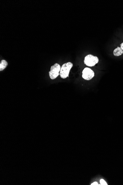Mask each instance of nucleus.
I'll return each mask as SVG.
<instances>
[{"label":"nucleus","instance_id":"nucleus-7","mask_svg":"<svg viewBox=\"0 0 123 185\" xmlns=\"http://www.w3.org/2000/svg\"><path fill=\"white\" fill-rule=\"evenodd\" d=\"M100 183L101 185H107V184L105 181L103 179H101L100 181Z\"/></svg>","mask_w":123,"mask_h":185},{"label":"nucleus","instance_id":"nucleus-3","mask_svg":"<svg viewBox=\"0 0 123 185\" xmlns=\"http://www.w3.org/2000/svg\"><path fill=\"white\" fill-rule=\"evenodd\" d=\"M61 67L60 65L55 63L51 66L50 71L49 72L50 77L52 79H54L57 77L59 75V72L61 70Z\"/></svg>","mask_w":123,"mask_h":185},{"label":"nucleus","instance_id":"nucleus-9","mask_svg":"<svg viewBox=\"0 0 123 185\" xmlns=\"http://www.w3.org/2000/svg\"><path fill=\"white\" fill-rule=\"evenodd\" d=\"M121 48L122 49V50L123 51V43H122L121 45Z\"/></svg>","mask_w":123,"mask_h":185},{"label":"nucleus","instance_id":"nucleus-1","mask_svg":"<svg viewBox=\"0 0 123 185\" xmlns=\"http://www.w3.org/2000/svg\"><path fill=\"white\" fill-rule=\"evenodd\" d=\"M73 66V64L71 62H68L63 65L60 71V75L61 78L65 79L69 77L70 71Z\"/></svg>","mask_w":123,"mask_h":185},{"label":"nucleus","instance_id":"nucleus-8","mask_svg":"<svg viewBox=\"0 0 123 185\" xmlns=\"http://www.w3.org/2000/svg\"><path fill=\"white\" fill-rule=\"evenodd\" d=\"M98 183H97V182H94V183H92V184H91V185H98Z\"/></svg>","mask_w":123,"mask_h":185},{"label":"nucleus","instance_id":"nucleus-2","mask_svg":"<svg viewBox=\"0 0 123 185\" xmlns=\"http://www.w3.org/2000/svg\"><path fill=\"white\" fill-rule=\"evenodd\" d=\"M99 61V59L97 57L92 54H89L86 56L84 60L85 64L89 66H94L96 64L98 63Z\"/></svg>","mask_w":123,"mask_h":185},{"label":"nucleus","instance_id":"nucleus-5","mask_svg":"<svg viewBox=\"0 0 123 185\" xmlns=\"http://www.w3.org/2000/svg\"><path fill=\"white\" fill-rule=\"evenodd\" d=\"M113 53V55L115 56H120L123 53V51L120 47H118L114 50Z\"/></svg>","mask_w":123,"mask_h":185},{"label":"nucleus","instance_id":"nucleus-6","mask_svg":"<svg viewBox=\"0 0 123 185\" xmlns=\"http://www.w3.org/2000/svg\"><path fill=\"white\" fill-rule=\"evenodd\" d=\"M8 63L6 60H1L0 64V71H2L7 66Z\"/></svg>","mask_w":123,"mask_h":185},{"label":"nucleus","instance_id":"nucleus-4","mask_svg":"<svg viewBox=\"0 0 123 185\" xmlns=\"http://www.w3.org/2000/svg\"><path fill=\"white\" fill-rule=\"evenodd\" d=\"M94 76V72L90 68H85L82 72L83 78L85 80H90Z\"/></svg>","mask_w":123,"mask_h":185}]
</instances>
